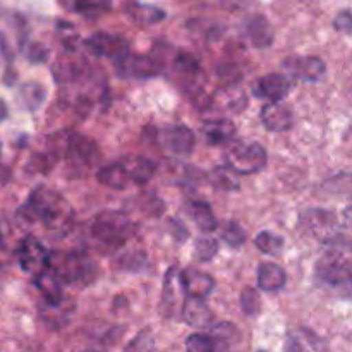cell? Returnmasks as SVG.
<instances>
[{
    "mask_svg": "<svg viewBox=\"0 0 352 352\" xmlns=\"http://www.w3.org/2000/svg\"><path fill=\"white\" fill-rule=\"evenodd\" d=\"M19 215L28 222H38L54 236L69 234L74 226V210L64 196L54 189L38 186L19 208Z\"/></svg>",
    "mask_w": 352,
    "mask_h": 352,
    "instance_id": "6da1fadb",
    "label": "cell"
},
{
    "mask_svg": "<svg viewBox=\"0 0 352 352\" xmlns=\"http://www.w3.org/2000/svg\"><path fill=\"white\" fill-rule=\"evenodd\" d=\"M134 222L122 212L105 210L98 213L89 227V236L100 253L110 254L122 248L134 236Z\"/></svg>",
    "mask_w": 352,
    "mask_h": 352,
    "instance_id": "7a4b0ae2",
    "label": "cell"
},
{
    "mask_svg": "<svg viewBox=\"0 0 352 352\" xmlns=\"http://www.w3.org/2000/svg\"><path fill=\"white\" fill-rule=\"evenodd\" d=\"M48 150L54 158H65L82 170H88L100 160V150L95 141L74 131L52 134L48 138Z\"/></svg>",
    "mask_w": 352,
    "mask_h": 352,
    "instance_id": "3957f363",
    "label": "cell"
},
{
    "mask_svg": "<svg viewBox=\"0 0 352 352\" xmlns=\"http://www.w3.org/2000/svg\"><path fill=\"white\" fill-rule=\"evenodd\" d=\"M48 270L54 272L62 284L78 287L91 284L96 277L95 263L81 251H54L48 260Z\"/></svg>",
    "mask_w": 352,
    "mask_h": 352,
    "instance_id": "277c9868",
    "label": "cell"
},
{
    "mask_svg": "<svg viewBox=\"0 0 352 352\" xmlns=\"http://www.w3.org/2000/svg\"><path fill=\"white\" fill-rule=\"evenodd\" d=\"M226 167L236 175H250L263 170L268 155L260 143H234L226 153Z\"/></svg>",
    "mask_w": 352,
    "mask_h": 352,
    "instance_id": "5b68a950",
    "label": "cell"
},
{
    "mask_svg": "<svg viewBox=\"0 0 352 352\" xmlns=\"http://www.w3.org/2000/svg\"><path fill=\"white\" fill-rule=\"evenodd\" d=\"M316 275L325 284L333 287H349L351 284V260L349 254L342 250H332L322 256L316 265Z\"/></svg>",
    "mask_w": 352,
    "mask_h": 352,
    "instance_id": "8992f818",
    "label": "cell"
},
{
    "mask_svg": "<svg viewBox=\"0 0 352 352\" xmlns=\"http://www.w3.org/2000/svg\"><path fill=\"white\" fill-rule=\"evenodd\" d=\"M17 260H19V267L26 274L38 277L45 270H48L50 253L36 237L26 236L24 239H21L19 248H17Z\"/></svg>",
    "mask_w": 352,
    "mask_h": 352,
    "instance_id": "52a82bcc",
    "label": "cell"
},
{
    "mask_svg": "<svg viewBox=\"0 0 352 352\" xmlns=\"http://www.w3.org/2000/svg\"><path fill=\"white\" fill-rule=\"evenodd\" d=\"M86 48L96 57H109L113 62H119L131 52L129 41L119 34L96 33L85 41Z\"/></svg>",
    "mask_w": 352,
    "mask_h": 352,
    "instance_id": "ba28073f",
    "label": "cell"
},
{
    "mask_svg": "<svg viewBox=\"0 0 352 352\" xmlns=\"http://www.w3.org/2000/svg\"><path fill=\"white\" fill-rule=\"evenodd\" d=\"M117 74L122 78H133V79H150L158 76L160 72V64L155 60L150 55H138V54H127L126 57L116 62Z\"/></svg>",
    "mask_w": 352,
    "mask_h": 352,
    "instance_id": "9c48e42d",
    "label": "cell"
},
{
    "mask_svg": "<svg viewBox=\"0 0 352 352\" xmlns=\"http://www.w3.org/2000/svg\"><path fill=\"white\" fill-rule=\"evenodd\" d=\"M179 278H181V287L186 298L205 299L215 289V278L212 275L196 270V268L179 272Z\"/></svg>",
    "mask_w": 352,
    "mask_h": 352,
    "instance_id": "30bf717a",
    "label": "cell"
},
{
    "mask_svg": "<svg viewBox=\"0 0 352 352\" xmlns=\"http://www.w3.org/2000/svg\"><path fill=\"white\" fill-rule=\"evenodd\" d=\"M292 89V81L289 76L272 72V74L263 76L254 85V95L260 98L268 100L270 103H277L285 98L289 91Z\"/></svg>",
    "mask_w": 352,
    "mask_h": 352,
    "instance_id": "8fae6325",
    "label": "cell"
},
{
    "mask_svg": "<svg viewBox=\"0 0 352 352\" xmlns=\"http://www.w3.org/2000/svg\"><path fill=\"white\" fill-rule=\"evenodd\" d=\"M162 143L175 157H188L196 144V136L189 127L170 126L162 134Z\"/></svg>",
    "mask_w": 352,
    "mask_h": 352,
    "instance_id": "7c38bea8",
    "label": "cell"
},
{
    "mask_svg": "<svg viewBox=\"0 0 352 352\" xmlns=\"http://www.w3.org/2000/svg\"><path fill=\"white\" fill-rule=\"evenodd\" d=\"M210 103H212L217 110H220V112L239 113L246 109L248 95L239 85L230 82V85L220 88L217 93H213Z\"/></svg>",
    "mask_w": 352,
    "mask_h": 352,
    "instance_id": "4fadbf2b",
    "label": "cell"
},
{
    "mask_svg": "<svg viewBox=\"0 0 352 352\" xmlns=\"http://www.w3.org/2000/svg\"><path fill=\"white\" fill-rule=\"evenodd\" d=\"M284 67L291 72L294 78L302 79V81L316 82L325 76V64L322 58L311 57H291L284 62Z\"/></svg>",
    "mask_w": 352,
    "mask_h": 352,
    "instance_id": "5bb4252c",
    "label": "cell"
},
{
    "mask_svg": "<svg viewBox=\"0 0 352 352\" xmlns=\"http://www.w3.org/2000/svg\"><path fill=\"white\" fill-rule=\"evenodd\" d=\"M260 117L265 129L272 131V133H284L294 126V116H292L291 109L282 105L280 102L267 103L261 109Z\"/></svg>",
    "mask_w": 352,
    "mask_h": 352,
    "instance_id": "9a60e30c",
    "label": "cell"
},
{
    "mask_svg": "<svg viewBox=\"0 0 352 352\" xmlns=\"http://www.w3.org/2000/svg\"><path fill=\"white\" fill-rule=\"evenodd\" d=\"M182 318L195 329H208L213 323V313L205 299L186 298L182 302Z\"/></svg>",
    "mask_w": 352,
    "mask_h": 352,
    "instance_id": "2e32d148",
    "label": "cell"
},
{
    "mask_svg": "<svg viewBox=\"0 0 352 352\" xmlns=\"http://www.w3.org/2000/svg\"><path fill=\"white\" fill-rule=\"evenodd\" d=\"M34 285L40 291L41 298L50 308H58L64 301V289L62 282L58 280L57 275L52 270H45L43 274L34 277Z\"/></svg>",
    "mask_w": 352,
    "mask_h": 352,
    "instance_id": "e0dca14e",
    "label": "cell"
},
{
    "mask_svg": "<svg viewBox=\"0 0 352 352\" xmlns=\"http://www.w3.org/2000/svg\"><path fill=\"white\" fill-rule=\"evenodd\" d=\"M285 352H325V342L306 329L291 332L284 344Z\"/></svg>",
    "mask_w": 352,
    "mask_h": 352,
    "instance_id": "ac0fdd59",
    "label": "cell"
},
{
    "mask_svg": "<svg viewBox=\"0 0 352 352\" xmlns=\"http://www.w3.org/2000/svg\"><path fill=\"white\" fill-rule=\"evenodd\" d=\"M201 134L208 144H226L236 136V126L227 119L206 120L201 126Z\"/></svg>",
    "mask_w": 352,
    "mask_h": 352,
    "instance_id": "d6986e66",
    "label": "cell"
},
{
    "mask_svg": "<svg viewBox=\"0 0 352 352\" xmlns=\"http://www.w3.org/2000/svg\"><path fill=\"white\" fill-rule=\"evenodd\" d=\"M248 36L256 48H268L274 43V28L265 16L251 17L248 23Z\"/></svg>",
    "mask_w": 352,
    "mask_h": 352,
    "instance_id": "ffe728a7",
    "label": "cell"
},
{
    "mask_svg": "<svg viewBox=\"0 0 352 352\" xmlns=\"http://www.w3.org/2000/svg\"><path fill=\"white\" fill-rule=\"evenodd\" d=\"M285 272L277 263H263L258 268V287L265 292H277L285 285Z\"/></svg>",
    "mask_w": 352,
    "mask_h": 352,
    "instance_id": "44dd1931",
    "label": "cell"
},
{
    "mask_svg": "<svg viewBox=\"0 0 352 352\" xmlns=\"http://www.w3.org/2000/svg\"><path fill=\"white\" fill-rule=\"evenodd\" d=\"M96 177H98L100 184L107 186V188L110 189H117V191H119V189H126L127 184L131 182L127 170L124 168L122 164H119V162L100 168Z\"/></svg>",
    "mask_w": 352,
    "mask_h": 352,
    "instance_id": "7402d4cb",
    "label": "cell"
},
{
    "mask_svg": "<svg viewBox=\"0 0 352 352\" xmlns=\"http://www.w3.org/2000/svg\"><path fill=\"white\" fill-rule=\"evenodd\" d=\"M127 170V175L136 184H146L151 181V177L157 172V165L144 157H133L129 158V164H122Z\"/></svg>",
    "mask_w": 352,
    "mask_h": 352,
    "instance_id": "603a6c76",
    "label": "cell"
},
{
    "mask_svg": "<svg viewBox=\"0 0 352 352\" xmlns=\"http://www.w3.org/2000/svg\"><path fill=\"white\" fill-rule=\"evenodd\" d=\"M189 213H191L192 222L196 223V227H198L201 232L210 234L217 229V226H219L215 213H213L212 206H210L208 203L205 201L192 203L191 208H189Z\"/></svg>",
    "mask_w": 352,
    "mask_h": 352,
    "instance_id": "cb8c5ba5",
    "label": "cell"
},
{
    "mask_svg": "<svg viewBox=\"0 0 352 352\" xmlns=\"http://www.w3.org/2000/svg\"><path fill=\"white\" fill-rule=\"evenodd\" d=\"M172 65H174V71L177 74H181L184 79H189V81H192L201 72L198 58L189 54V52H179L174 57Z\"/></svg>",
    "mask_w": 352,
    "mask_h": 352,
    "instance_id": "d4e9b609",
    "label": "cell"
},
{
    "mask_svg": "<svg viewBox=\"0 0 352 352\" xmlns=\"http://www.w3.org/2000/svg\"><path fill=\"white\" fill-rule=\"evenodd\" d=\"M110 7H112V0H76L72 10L89 19H95L109 12Z\"/></svg>",
    "mask_w": 352,
    "mask_h": 352,
    "instance_id": "484cf974",
    "label": "cell"
},
{
    "mask_svg": "<svg viewBox=\"0 0 352 352\" xmlns=\"http://www.w3.org/2000/svg\"><path fill=\"white\" fill-rule=\"evenodd\" d=\"M254 246H256L263 254L275 256V254H278L284 250V237L277 236V234L270 232V230H263V232L258 234L256 239H254Z\"/></svg>",
    "mask_w": 352,
    "mask_h": 352,
    "instance_id": "4316f807",
    "label": "cell"
},
{
    "mask_svg": "<svg viewBox=\"0 0 352 352\" xmlns=\"http://www.w3.org/2000/svg\"><path fill=\"white\" fill-rule=\"evenodd\" d=\"M129 16L140 24H157L165 17V12L153 6H140L134 3L129 9Z\"/></svg>",
    "mask_w": 352,
    "mask_h": 352,
    "instance_id": "83f0119b",
    "label": "cell"
},
{
    "mask_svg": "<svg viewBox=\"0 0 352 352\" xmlns=\"http://www.w3.org/2000/svg\"><path fill=\"white\" fill-rule=\"evenodd\" d=\"M45 95H47V91H45L43 86L38 85V82H26V85H23V88H21V100H23V105L26 107L28 110L38 109V107L43 103Z\"/></svg>",
    "mask_w": 352,
    "mask_h": 352,
    "instance_id": "f1b7e54d",
    "label": "cell"
},
{
    "mask_svg": "<svg viewBox=\"0 0 352 352\" xmlns=\"http://www.w3.org/2000/svg\"><path fill=\"white\" fill-rule=\"evenodd\" d=\"M184 294L181 287V278H179L177 268H170L165 275V284H164V305L175 306L177 302V294Z\"/></svg>",
    "mask_w": 352,
    "mask_h": 352,
    "instance_id": "f546056e",
    "label": "cell"
},
{
    "mask_svg": "<svg viewBox=\"0 0 352 352\" xmlns=\"http://www.w3.org/2000/svg\"><path fill=\"white\" fill-rule=\"evenodd\" d=\"M186 352H219L210 333H192L186 339Z\"/></svg>",
    "mask_w": 352,
    "mask_h": 352,
    "instance_id": "4dcf8cb0",
    "label": "cell"
},
{
    "mask_svg": "<svg viewBox=\"0 0 352 352\" xmlns=\"http://www.w3.org/2000/svg\"><path fill=\"white\" fill-rule=\"evenodd\" d=\"M219 253V243L210 236H201L195 243V254L199 261H210Z\"/></svg>",
    "mask_w": 352,
    "mask_h": 352,
    "instance_id": "1f68e13d",
    "label": "cell"
},
{
    "mask_svg": "<svg viewBox=\"0 0 352 352\" xmlns=\"http://www.w3.org/2000/svg\"><path fill=\"white\" fill-rule=\"evenodd\" d=\"M241 308L248 316H254L261 311V298L254 287H246L241 292Z\"/></svg>",
    "mask_w": 352,
    "mask_h": 352,
    "instance_id": "d6a6232c",
    "label": "cell"
},
{
    "mask_svg": "<svg viewBox=\"0 0 352 352\" xmlns=\"http://www.w3.org/2000/svg\"><path fill=\"white\" fill-rule=\"evenodd\" d=\"M155 349V337L150 330H143V332L138 333L124 352H153Z\"/></svg>",
    "mask_w": 352,
    "mask_h": 352,
    "instance_id": "836d02e7",
    "label": "cell"
},
{
    "mask_svg": "<svg viewBox=\"0 0 352 352\" xmlns=\"http://www.w3.org/2000/svg\"><path fill=\"white\" fill-rule=\"evenodd\" d=\"M222 239L226 241L230 248L237 250V248H241L246 243V232H244V229L237 222H229L226 226V229H223Z\"/></svg>",
    "mask_w": 352,
    "mask_h": 352,
    "instance_id": "e575fe53",
    "label": "cell"
},
{
    "mask_svg": "<svg viewBox=\"0 0 352 352\" xmlns=\"http://www.w3.org/2000/svg\"><path fill=\"white\" fill-rule=\"evenodd\" d=\"M213 182H215L217 188L226 189V191H232V189L239 188V181H237V175L230 170L229 167H219L213 172Z\"/></svg>",
    "mask_w": 352,
    "mask_h": 352,
    "instance_id": "d590c367",
    "label": "cell"
},
{
    "mask_svg": "<svg viewBox=\"0 0 352 352\" xmlns=\"http://www.w3.org/2000/svg\"><path fill=\"white\" fill-rule=\"evenodd\" d=\"M333 26H336V30L340 31V33L351 34L352 19H351L349 10H342V12H339V16H337L336 21H333Z\"/></svg>",
    "mask_w": 352,
    "mask_h": 352,
    "instance_id": "8d00e7d4",
    "label": "cell"
},
{
    "mask_svg": "<svg viewBox=\"0 0 352 352\" xmlns=\"http://www.w3.org/2000/svg\"><path fill=\"white\" fill-rule=\"evenodd\" d=\"M170 230H172V236H174L177 241H186L189 237V232L186 230V227L182 226L177 219L170 220Z\"/></svg>",
    "mask_w": 352,
    "mask_h": 352,
    "instance_id": "74e56055",
    "label": "cell"
},
{
    "mask_svg": "<svg viewBox=\"0 0 352 352\" xmlns=\"http://www.w3.org/2000/svg\"><path fill=\"white\" fill-rule=\"evenodd\" d=\"M28 57H30L31 62H43L47 58V50L41 45H33Z\"/></svg>",
    "mask_w": 352,
    "mask_h": 352,
    "instance_id": "f35d334b",
    "label": "cell"
},
{
    "mask_svg": "<svg viewBox=\"0 0 352 352\" xmlns=\"http://www.w3.org/2000/svg\"><path fill=\"white\" fill-rule=\"evenodd\" d=\"M7 117V109H6V103L2 102V100H0V120L2 119H6Z\"/></svg>",
    "mask_w": 352,
    "mask_h": 352,
    "instance_id": "ab89813d",
    "label": "cell"
},
{
    "mask_svg": "<svg viewBox=\"0 0 352 352\" xmlns=\"http://www.w3.org/2000/svg\"><path fill=\"white\" fill-rule=\"evenodd\" d=\"M74 2H76V0H60L62 6H64L65 9H69V10H72V7H74Z\"/></svg>",
    "mask_w": 352,
    "mask_h": 352,
    "instance_id": "60d3db41",
    "label": "cell"
},
{
    "mask_svg": "<svg viewBox=\"0 0 352 352\" xmlns=\"http://www.w3.org/2000/svg\"><path fill=\"white\" fill-rule=\"evenodd\" d=\"M0 244H2V230H0Z\"/></svg>",
    "mask_w": 352,
    "mask_h": 352,
    "instance_id": "b9f144b4",
    "label": "cell"
},
{
    "mask_svg": "<svg viewBox=\"0 0 352 352\" xmlns=\"http://www.w3.org/2000/svg\"><path fill=\"white\" fill-rule=\"evenodd\" d=\"M260 352H265V351H260Z\"/></svg>",
    "mask_w": 352,
    "mask_h": 352,
    "instance_id": "7bdbcfd3",
    "label": "cell"
}]
</instances>
